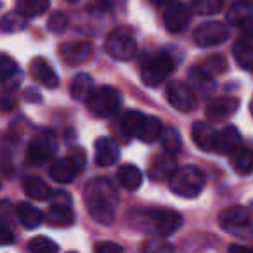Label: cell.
<instances>
[{"label": "cell", "instance_id": "cell-18", "mask_svg": "<svg viewBox=\"0 0 253 253\" xmlns=\"http://www.w3.org/2000/svg\"><path fill=\"white\" fill-rule=\"evenodd\" d=\"M45 222L49 227H57V229H64L73 225L75 222V213L71 210L70 205H63V203H52L49 207V210L45 211Z\"/></svg>", "mask_w": 253, "mask_h": 253}, {"label": "cell", "instance_id": "cell-35", "mask_svg": "<svg viewBox=\"0 0 253 253\" xmlns=\"http://www.w3.org/2000/svg\"><path fill=\"white\" fill-rule=\"evenodd\" d=\"M28 250L33 253H47V252H57L59 246L52 241V239L45 238V236H37L28 243Z\"/></svg>", "mask_w": 253, "mask_h": 253}, {"label": "cell", "instance_id": "cell-10", "mask_svg": "<svg viewBox=\"0 0 253 253\" xmlns=\"http://www.w3.org/2000/svg\"><path fill=\"white\" fill-rule=\"evenodd\" d=\"M229 39V30L224 23L220 21H207L201 23L196 30H194L193 40L198 47H215L224 43Z\"/></svg>", "mask_w": 253, "mask_h": 253}, {"label": "cell", "instance_id": "cell-27", "mask_svg": "<svg viewBox=\"0 0 253 253\" xmlns=\"http://www.w3.org/2000/svg\"><path fill=\"white\" fill-rule=\"evenodd\" d=\"M23 191H25L26 196L37 201H47L52 196V189L49 187V184H45L40 177L35 175L26 177L23 180Z\"/></svg>", "mask_w": 253, "mask_h": 253}, {"label": "cell", "instance_id": "cell-39", "mask_svg": "<svg viewBox=\"0 0 253 253\" xmlns=\"http://www.w3.org/2000/svg\"><path fill=\"white\" fill-rule=\"evenodd\" d=\"M52 203H63V205H71V194L66 191H52V196H50Z\"/></svg>", "mask_w": 253, "mask_h": 253}, {"label": "cell", "instance_id": "cell-47", "mask_svg": "<svg viewBox=\"0 0 253 253\" xmlns=\"http://www.w3.org/2000/svg\"><path fill=\"white\" fill-rule=\"evenodd\" d=\"M64 2H70V4H77V2H80V0H64Z\"/></svg>", "mask_w": 253, "mask_h": 253}, {"label": "cell", "instance_id": "cell-30", "mask_svg": "<svg viewBox=\"0 0 253 253\" xmlns=\"http://www.w3.org/2000/svg\"><path fill=\"white\" fill-rule=\"evenodd\" d=\"M250 18H252V7L245 2H236L227 11V21L234 26L246 25L250 23Z\"/></svg>", "mask_w": 253, "mask_h": 253}, {"label": "cell", "instance_id": "cell-45", "mask_svg": "<svg viewBox=\"0 0 253 253\" xmlns=\"http://www.w3.org/2000/svg\"><path fill=\"white\" fill-rule=\"evenodd\" d=\"M155 5H167V4H172V2H175V0H151Z\"/></svg>", "mask_w": 253, "mask_h": 253}, {"label": "cell", "instance_id": "cell-31", "mask_svg": "<svg viewBox=\"0 0 253 253\" xmlns=\"http://www.w3.org/2000/svg\"><path fill=\"white\" fill-rule=\"evenodd\" d=\"M225 0H191V9L194 14L215 16L224 9Z\"/></svg>", "mask_w": 253, "mask_h": 253}, {"label": "cell", "instance_id": "cell-19", "mask_svg": "<svg viewBox=\"0 0 253 253\" xmlns=\"http://www.w3.org/2000/svg\"><path fill=\"white\" fill-rule=\"evenodd\" d=\"M80 172H82L80 167L73 162V158L70 155H66L64 158L56 160V163H52V167L49 170V175L50 179L59 184H70Z\"/></svg>", "mask_w": 253, "mask_h": 253}, {"label": "cell", "instance_id": "cell-3", "mask_svg": "<svg viewBox=\"0 0 253 253\" xmlns=\"http://www.w3.org/2000/svg\"><path fill=\"white\" fill-rule=\"evenodd\" d=\"M175 70V61L167 52H156L144 56L141 61V78L148 87L162 85Z\"/></svg>", "mask_w": 253, "mask_h": 253}, {"label": "cell", "instance_id": "cell-32", "mask_svg": "<svg viewBox=\"0 0 253 253\" xmlns=\"http://www.w3.org/2000/svg\"><path fill=\"white\" fill-rule=\"evenodd\" d=\"M50 0H18V11L23 12L26 18H35L47 12Z\"/></svg>", "mask_w": 253, "mask_h": 253}, {"label": "cell", "instance_id": "cell-33", "mask_svg": "<svg viewBox=\"0 0 253 253\" xmlns=\"http://www.w3.org/2000/svg\"><path fill=\"white\" fill-rule=\"evenodd\" d=\"M26 28V16L23 12H7V14L2 18V30L5 33H16L21 32Z\"/></svg>", "mask_w": 253, "mask_h": 253}, {"label": "cell", "instance_id": "cell-25", "mask_svg": "<svg viewBox=\"0 0 253 253\" xmlns=\"http://www.w3.org/2000/svg\"><path fill=\"white\" fill-rule=\"evenodd\" d=\"M116 179L120 186L125 187L126 191H137L142 184V172L132 163H125L116 172Z\"/></svg>", "mask_w": 253, "mask_h": 253}, {"label": "cell", "instance_id": "cell-13", "mask_svg": "<svg viewBox=\"0 0 253 253\" xmlns=\"http://www.w3.org/2000/svg\"><path fill=\"white\" fill-rule=\"evenodd\" d=\"M142 118H144V113L137 111V109H128V111L123 113L115 125V130L118 134V137L123 142H128L130 139L137 137Z\"/></svg>", "mask_w": 253, "mask_h": 253}, {"label": "cell", "instance_id": "cell-44", "mask_svg": "<svg viewBox=\"0 0 253 253\" xmlns=\"http://www.w3.org/2000/svg\"><path fill=\"white\" fill-rule=\"evenodd\" d=\"M239 250H243V252H252L250 246H241V245H231L229 246V252H239Z\"/></svg>", "mask_w": 253, "mask_h": 253}, {"label": "cell", "instance_id": "cell-15", "mask_svg": "<svg viewBox=\"0 0 253 253\" xmlns=\"http://www.w3.org/2000/svg\"><path fill=\"white\" fill-rule=\"evenodd\" d=\"M30 73H32V78L37 84L43 85L47 88H56L59 85V77L49 64V61H45L43 57H35L30 63Z\"/></svg>", "mask_w": 253, "mask_h": 253}, {"label": "cell", "instance_id": "cell-20", "mask_svg": "<svg viewBox=\"0 0 253 253\" xmlns=\"http://www.w3.org/2000/svg\"><path fill=\"white\" fill-rule=\"evenodd\" d=\"M95 163L99 167H109L120 158V148L115 139L111 137H99L95 141Z\"/></svg>", "mask_w": 253, "mask_h": 253}, {"label": "cell", "instance_id": "cell-11", "mask_svg": "<svg viewBox=\"0 0 253 253\" xmlns=\"http://www.w3.org/2000/svg\"><path fill=\"white\" fill-rule=\"evenodd\" d=\"M191 11L193 9L187 7L182 2H172V4H169L165 16H163V23H165L167 30L170 33H173V35L175 33H182L191 23Z\"/></svg>", "mask_w": 253, "mask_h": 253}, {"label": "cell", "instance_id": "cell-43", "mask_svg": "<svg viewBox=\"0 0 253 253\" xmlns=\"http://www.w3.org/2000/svg\"><path fill=\"white\" fill-rule=\"evenodd\" d=\"M243 40H246V42H252L253 43V25L248 26V23H246L245 32H243Z\"/></svg>", "mask_w": 253, "mask_h": 253}, {"label": "cell", "instance_id": "cell-2", "mask_svg": "<svg viewBox=\"0 0 253 253\" xmlns=\"http://www.w3.org/2000/svg\"><path fill=\"white\" fill-rule=\"evenodd\" d=\"M170 189L180 198L186 200H193V198L200 196L201 191L205 189V175L198 167L186 165L177 169V172L170 177L169 180Z\"/></svg>", "mask_w": 253, "mask_h": 253}, {"label": "cell", "instance_id": "cell-1", "mask_svg": "<svg viewBox=\"0 0 253 253\" xmlns=\"http://www.w3.org/2000/svg\"><path fill=\"white\" fill-rule=\"evenodd\" d=\"M84 200L88 215L95 222L102 225H111L115 222V205L118 201V194L108 179L101 177L90 180L84 191Z\"/></svg>", "mask_w": 253, "mask_h": 253}, {"label": "cell", "instance_id": "cell-14", "mask_svg": "<svg viewBox=\"0 0 253 253\" xmlns=\"http://www.w3.org/2000/svg\"><path fill=\"white\" fill-rule=\"evenodd\" d=\"M191 137H193L194 144L201 151L208 153V151H215V148H217L218 132L211 125H208L207 122H194L193 128H191Z\"/></svg>", "mask_w": 253, "mask_h": 253}, {"label": "cell", "instance_id": "cell-37", "mask_svg": "<svg viewBox=\"0 0 253 253\" xmlns=\"http://www.w3.org/2000/svg\"><path fill=\"white\" fill-rule=\"evenodd\" d=\"M68 25H70V21H68V16L63 11H56L47 21V28L52 33H64Z\"/></svg>", "mask_w": 253, "mask_h": 253}, {"label": "cell", "instance_id": "cell-38", "mask_svg": "<svg viewBox=\"0 0 253 253\" xmlns=\"http://www.w3.org/2000/svg\"><path fill=\"white\" fill-rule=\"evenodd\" d=\"M18 75H21L19 66L7 56V54H4L2 59H0V77H2V82L9 80V78H12V77H18Z\"/></svg>", "mask_w": 253, "mask_h": 253}, {"label": "cell", "instance_id": "cell-7", "mask_svg": "<svg viewBox=\"0 0 253 253\" xmlns=\"http://www.w3.org/2000/svg\"><path fill=\"white\" fill-rule=\"evenodd\" d=\"M146 220L162 238H169L182 225V217L172 208H151L146 211Z\"/></svg>", "mask_w": 253, "mask_h": 253}, {"label": "cell", "instance_id": "cell-26", "mask_svg": "<svg viewBox=\"0 0 253 253\" xmlns=\"http://www.w3.org/2000/svg\"><path fill=\"white\" fill-rule=\"evenodd\" d=\"M94 78L90 77L88 73H77L71 82V97L75 101H80V102H87V99L90 97V94L94 92Z\"/></svg>", "mask_w": 253, "mask_h": 253}, {"label": "cell", "instance_id": "cell-16", "mask_svg": "<svg viewBox=\"0 0 253 253\" xmlns=\"http://www.w3.org/2000/svg\"><path fill=\"white\" fill-rule=\"evenodd\" d=\"M239 108V99L236 97H217L208 102L205 115L211 122H222V120L232 116Z\"/></svg>", "mask_w": 253, "mask_h": 253}, {"label": "cell", "instance_id": "cell-36", "mask_svg": "<svg viewBox=\"0 0 253 253\" xmlns=\"http://www.w3.org/2000/svg\"><path fill=\"white\" fill-rule=\"evenodd\" d=\"M200 66L203 68V70H207L208 73L218 75V73H224V71L227 70V61H225L224 56H218V54H215V56L207 57V59H205Z\"/></svg>", "mask_w": 253, "mask_h": 253}, {"label": "cell", "instance_id": "cell-21", "mask_svg": "<svg viewBox=\"0 0 253 253\" xmlns=\"http://www.w3.org/2000/svg\"><path fill=\"white\" fill-rule=\"evenodd\" d=\"M189 84L194 90L200 92L203 97H208L215 92L217 84L213 80V75L208 73L207 70H203L201 66H194L189 71Z\"/></svg>", "mask_w": 253, "mask_h": 253}, {"label": "cell", "instance_id": "cell-41", "mask_svg": "<svg viewBox=\"0 0 253 253\" xmlns=\"http://www.w3.org/2000/svg\"><path fill=\"white\" fill-rule=\"evenodd\" d=\"M0 239H2L4 245H11V243H14V232L9 229L7 224L0 225Z\"/></svg>", "mask_w": 253, "mask_h": 253}, {"label": "cell", "instance_id": "cell-4", "mask_svg": "<svg viewBox=\"0 0 253 253\" xmlns=\"http://www.w3.org/2000/svg\"><path fill=\"white\" fill-rule=\"evenodd\" d=\"M87 108L97 118H111L122 108V94L113 87H99L87 99Z\"/></svg>", "mask_w": 253, "mask_h": 253}, {"label": "cell", "instance_id": "cell-40", "mask_svg": "<svg viewBox=\"0 0 253 253\" xmlns=\"http://www.w3.org/2000/svg\"><path fill=\"white\" fill-rule=\"evenodd\" d=\"M95 252L99 253H113V252H123V248L116 243H99L95 245Z\"/></svg>", "mask_w": 253, "mask_h": 253}, {"label": "cell", "instance_id": "cell-34", "mask_svg": "<svg viewBox=\"0 0 253 253\" xmlns=\"http://www.w3.org/2000/svg\"><path fill=\"white\" fill-rule=\"evenodd\" d=\"M162 146L165 151H170V153H177L180 148H182V137H180L179 132L173 128V126H167L163 128L162 132Z\"/></svg>", "mask_w": 253, "mask_h": 253}, {"label": "cell", "instance_id": "cell-48", "mask_svg": "<svg viewBox=\"0 0 253 253\" xmlns=\"http://www.w3.org/2000/svg\"><path fill=\"white\" fill-rule=\"evenodd\" d=\"M250 210H252V211H253V203H252V205H250Z\"/></svg>", "mask_w": 253, "mask_h": 253}, {"label": "cell", "instance_id": "cell-42", "mask_svg": "<svg viewBox=\"0 0 253 253\" xmlns=\"http://www.w3.org/2000/svg\"><path fill=\"white\" fill-rule=\"evenodd\" d=\"M25 97H26V101H30V102H39V101H42V97H40L39 94H37L33 88H30V90H26L25 92Z\"/></svg>", "mask_w": 253, "mask_h": 253}, {"label": "cell", "instance_id": "cell-6", "mask_svg": "<svg viewBox=\"0 0 253 253\" xmlns=\"http://www.w3.org/2000/svg\"><path fill=\"white\" fill-rule=\"evenodd\" d=\"M104 49L113 59L125 63V61H130L135 57V54H137V42H135V37L128 30L118 28L108 35Z\"/></svg>", "mask_w": 253, "mask_h": 253}, {"label": "cell", "instance_id": "cell-24", "mask_svg": "<svg viewBox=\"0 0 253 253\" xmlns=\"http://www.w3.org/2000/svg\"><path fill=\"white\" fill-rule=\"evenodd\" d=\"M16 215H18V220L21 222V225L26 229H37L43 222V218H45V215H43L39 208L26 203V201L18 203V207H16Z\"/></svg>", "mask_w": 253, "mask_h": 253}, {"label": "cell", "instance_id": "cell-22", "mask_svg": "<svg viewBox=\"0 0 253 253\" xmlns=\"http://www.w3.org/2000/svg\"><path fill=\"white\" fill-rule=\"evenodd\" d=\"M239 146H241V134H239L238 126L236 125H227L218 132L217 148H215L217 153H222V155H232Z\"/></svg>", "mask_w": 253, "mask_h": 253}, {"label": "cell", "instance_id": "cell-23", "mask_svg": "<svg viewBox=\"0 0 253 253\" xmlns=\"http://www.w3.org/2000/svg\"><path fill=\"white\" fill-rule=\"evenodd\" d=\"M231 165L239 175H248L253 172V144L239 146L231 156Z\"/></svg>", "mask_w": 253, "mask_h": 253}, {"label": "cell", "instance_id": "cell-8", "mask_svg": "<svg viewBox=\"0 0 253 253\" xmlns=\"http://www.w3.org/2000/svg\"><path fill=\"white\" fill-rule=\"evenodd\" d=\"M252 210L245 207L225 208L218 215V224L225 232L234 236H248L252 232Z\"/></svg>", "mask_w": 253, "mask_h": 253}, {"label": "cell", "instance_id": "cell-29", "mask_svg": "<svg viewBox=\"0 0 253 253\" xmlns=\"http://www.w3.org/2000/svg\"><path fill=\"white\" fill-rule=\"evenodd\" d=\"M234 59L243 70H253V43L246 40H239L232 47Z\"/></svg>", "mask_w": 253, "mask_h": 253}, {"label": "cell", "instance_id": "cell-46", "mask_svg": "<svg viewBox=\"0 0 253 253\" xmlns=\"http://www.w3.org/2000/svg\"><path fill=\"white\" fill-rule=\"evenodd\" d=\"M250 113H252V116H253V99L250 101Z\"/></svg>", "mask_w": 253, "mask_h": 253}, {"label": "cell", "instance_id": "cell-28", "mask_svg": "<svg viewBox=\"0 0 253 253\" xmlns=\"http://www.w3.org/2000/svg\"><path fill=\"white\" fill-rule=\"evenodd\" d=\"M163 128H165V126L162 125V122H160L156 116L144 115V118H142V122H141V126H139L137 139L142 142H146V144L155 142L156 139L162 137Z\"/></svg>", "mask_w": 253, "mask_h": 253}, {"label": "cell", "instance_id": "cell-9", "mask_svg": "<svg viewBox=\"0 0 253 253\" xmlns=\"http://www.w3.org/2000/svg\"><path fill=\"white\" fill-rule=\"evenodd\" d=\"M165 95H167V99H169V102L177 111L191 113V111H194L198 106V97H196V94H194V88L182 84V82H179V80H172L167 84Z\"/></svg>", "mask_w": 253, "mask_h": 253}, {"label": "cell", "instance_id": "cell-17", "mask_svg": "<svg viewBox=\"0 0 253 253\" xmlns=\"http://www.w3.org/2000/svg\"><path fill=\"white\" fill-rule=\"evenodd\" d=\"M175 153H170L165 151L163 155H158L155 158V162L151 163V169H149V177L153 180H170V177L177 172L179 165H177V160H175Z\"/></svg>", "mask_w": 253, "mask_h": 253}, {"label": "cell", "instance_id": "cell-12", "mask_svg": "<svg viewBox=\"0 0 253 253\" xmlns=\"http://www.w3.org/2000/svg\"><path fill=\"white\" fill-rule=\"evenodd\" d=\"M59 56L63 63L68 64V66H78L92 56V45L88 42H84V40L66 42L59 47Z\"/></svg>", "mask_w": 253, "mask_h": 253}, {"label": "cell", "instance_id": "cell-5", "mask_svg": "<svg viewBox=\"0 0 253 253\" xmlns=\"http://www.w3.org/2000/svg\"><path fill=\"white\" fill-rule=\"evenodd\" d=\"M57 153V139L56 134L50 130H42L30 141L28 151H26V160L30 165L42 167L49 160H52Z\"/></svg>", "mask_w": 253, "mask_h": 253}]
</instances>
